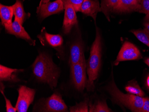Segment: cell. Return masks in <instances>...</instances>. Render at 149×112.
Instances as JSON below:
<instances>
[{
  "label": "cell",
  "mask_w": 149,
  "mask_h": 112,
  "mask_svg": "<svg viewBox=\"0 0 149 112\" xmlns=\"http://www.w3.org/2000/svg\"><path fill=\"white\" fill-rule=\"evenodd\" d=\"M144 26L145 29L149 31V16H146V17H145Z\"/></svg>",
  "instance_id": "obj_27"
},
{
  "label": "cell",
  "mask_w": 149,
  "mask_h": 112,
  "mask_svg": "<svg viewBox=\"0 0 149 112\" xmlns=\"http://www.w3.org/2000/svg\"><path fill=\"white\" fill-rule=\"evenodd\" d=\"M24 71V69H13L1 64L0 65V81L1 82L16 83L20 81L17 77V74Z\"/></svg>",
  "instance_id": "obj_13"
},
{
  "label": "cell",
  "mask_w": 149,
  "mask_h": 112,
  "mask_svg": "<svg viewBox=\"0 0 149 112\" xmlns=\"http://www.w3.org/2000/svg\"><path fill=\"white\" fill-rule=\"evenodd\" d=\"M1 93L4 96L6 102V111L7 112H16L17 111L16 108L14 107L12 104L10 100H9L4 94V90H1Z\"/></svg>",
  "instance_id": "obj_25"
},
{
  "label": "cell",
  "mask_w": 149,
  "mask_h": 112,
  "mask_svg": "<svg viewBox=\"0 0 149 112\" xmlns=\"http://www.w3.org/2000/svg\"><path fill=\"white\" fill-rule=\"evenodd\" d=\"M36 109V111L38 112H68V107L58 93H55L47 98L42 99Z\"/></svg>",
  "instance_id": "obj_5"
},
{
  "label": "cell",
  "mask_w": 149,
  "mask_h": 112,
  "mask_svg": "<svg viewBox=\"0 0 149 112\" xmlns=\"http://www.w3.org/2000/svg\"><path fill=\"white\" fill-rule=\"evenodd\" d=\"M146 84L147 87L149 88V75L147 77V79H146Z\"/></svg>",
  "instance_id": "obj_28"
},
{
  "label": "cell",
  "mask_w": 149,
  "mask_h": 112,
  "mask_svg": "<svg viewBox=\"0 0 149 112\" xmlns=\"http://www.w3.org/2000/svg\"><path fill=\"white\" fill-rule=\"evenodd\" d=\"M119 1L120 0H103L101 4V10L107 16L108 10H113Z\"/></svg>",
  "instance_id": "obj_22"
},
{
  "label": "cell",
  "mask_w": 149,
  "mask_h": 112,
  "mask_svg": "<svg viewBox=\"0 0 149 112\" xmlns=\"http://www.w3.org/2000/svg\"><path fill=\"white\" fill-rule=\"evenodd\" d=\"M141 0H120L113 10L120 13L139 12L141 8Z\"/></svg>",
  "instance_id": "obj_14"
},
{
  "label": "cell",
  "mask_w": 149,
  "mask_h": 112,
  "mask_svg": "<svg viewBox=\"0 0 149 112\" xmlns=\"http://www.w3.org/2000/svg\"><path fill=\"white\" fill-rule=\"evenodd\" d=\"M101 11L98 0H84L80 8V12L86 15L93 17L95 22L96 21L98 13Z\"/></svg>",
  "instance_id": "obj_12"
},
{
  "label": "cell",
  "mask_w": 149,
  "mask_h": 112,
  "mask_svg": "<svg viewBox=\"0 0 149 112\" xmlns=\"http://www.w3.org/2000/svg\"><path fill=\"white\" fill-rule=\"evenodd\" d=\"M64 10L62 0H56L47 3H44L41 0L38 7L37 13L40 19H44L52 15L62 12Z\"/></svg>",
  "instance_id": "obj_7"
},
{
  "label": "cell",
  "mask_w": 149,
  "mask_h": 112,
  "mask_svg": "<svg viewBox=\"0 0 149 112\" xmlns=\"http://www.w3.org/2000/svg\"><path fill=\"white\" fill-rule=\"evenodd\" d=\"M102 46L101 38L99 31L97 28L96 38L90 50V56L87 63V72L88 77L87 88L91 91L94 87V81L97 79L101 65Z\"/></svg>",
  "instance_id": "obj_2"
},
{
  "label": "cell",
  "mask_w": 149,
  "mask_h": 112,
  "mask_svg": "<svg viewBox=\"0 0 149 112\" xmlns=\"http://www.w3.org/2000/svg\"><path fill=\"white\" fill-rule=\"evenodd\" d=\"M37 37L43 46H49L60 52V48L62 47L63 42V38L60 35L49 34L44 27Z\"/></svg>",
  "instance_id": "obj_10"
},
{
  "label": "cell",
  "mask_w": 149,
  "mask_h": 112,
  "mask_svg": "<svg viewBox=\"0 0 149 112\" xmlns=\"http://www.w3.org/2000/svg\"><path fill=\"white\" fill-rule=\"evenodd\" d=\"M107 90L115 102L123 105L132 112H141L143 104V97L130 93L124 94L117 87L113 80L108 85Z\"/></svg>",
  "instance_id": "obj_3"
},
{
  "label": "cell",
  "mask_w": 149,
  "mask_h": 112,
  "mask_svg": "<svg viewBox=\"0 0 149 112\" xmlns=\"http://www.w3.org/2000/svg\"><path fill=\"white\" fill-rule=\"evenodd\" d=\"M71 77L73 84L78 91L82 92L86 87L87 79V62L85 56L77 63L70 66Z\"/></svg>",
  "instance_id": "obj_4"
},
{
  "label": "cell",
  "mask_w": 149,
  "mask_h": 112,
  "mask_svg": "<svg viewBox=\"0 0 149 112\" xmlns=\"http://www.w3.org/2000/svg\"><path fill=\"white\" fill-rule=\"evenodd\" d=\"M141 112H149V97H143V104Z\"/></svg>",
  "instance_id": "obj_26"
},
{
  "label": "cell",
  "mask_w": 149,
  "mask_h": 112,
  "mask_svg": "<svg viewBox=\"0 0 149 112\" xmlns=\"http://www.w3.org/2000/svg\"><path fill=\"white\" fill-rule=\"evenodd\" d=\"M14 15L12 6H6L1 4L0 5V18L3 26L6 25L10 24L12 22Z\"/></svg>",
  "instance_id": "obj_16"
},
{
  "label": "cell",
  "mask_w": 149,
  "mask_h": 112,
  "mask_svg": "<svg viewBox=\"0 0 149 112\" xmlns=\"http://www.w3.org/2000/svg\"><path fill=\"white\" fill-rule=\"evenodd\" d=\"M4 27L7 33L15 36L18 38L24 39L31 45H36V41L31 38L22 25L16 19L10 24L5 25Z\"/></svg>",
  "instance_id": "obj_9"
},
{
  "label": "cell",
  "mask_w": 149,
  "mask_h": 112,
  "mask_svg": "<svg viewBox=\"0 0 149 112\" xmlns=\"http://www.w3.org/2000/svg\"><path fill=\"white\" fill-rule=\"evenodd\" d=\"M18 97L15 107L18 112H26L33 102L36 90L22 85L18 89Z\"/></svg>",
  "instance_id": "obj_6"
},
{
  "label": "cell",
  "mask_w": 149,
  "mask_h": 112,
  "mask_svg": "<svg viewBox=\"0 0 149 112\" xmlns=\"http://www.w3.org/2000/svg\"><path fill=\"white\" fill-rule=\"evenodd\" d=\"M32 68L33 73L38 81L47 83L52 89L56 87L60 71L48 55L43 53L39 54Z\"/></svg>",
  "instance_id": "obj_1"
},
{
  "label": "cell",
  "mask_w": 149,
  "mask_h": 112,
  "mask_svg": "<svg viewBox=\"0 0 149 112\" xmlns=\"http://www.w3.org/2000/svg\"><path fill=\"white\" fill-rule=\"evenodd\" d=\"M125 90L128 93L140 97H144V92L141 88L137 82H132L126 85Z\"/></svg>",
  "instance_id": "obj_20"
},
{
  "label": "cell",
  "mask_w": 149,
  "mask_h": 112,
  "mask_svg": "<svg viewBox=\"0 0 149 112\" xmlns=\"http://www.w3.org/2000/svg\"><path fill=\"white\" fill-rule=\"evenodd\" d=\"M84 56V46L81 42L77 41L70 48L69 64L70 66L78 62Z\"/></svg>",
  "instance_id": "obj_15"
},
{
  "label": "cell",
  "mask_w": 149,
  "mask_h": 112,
  "mask_svg": "<svg viewBox=\"0 0 149 112\" xmlns=\"http://www.w3.org/2000/svg\"><path fill=\"white\" fill-rule=\"evenodd\" d=\"M88 99L86 98L84 101L73 106L70 107V111L71 112H89Z\"/></svg>",
  "instance_id": "obj_21"
},
{
  "label": "cell",
  "mask_w": 149,
  "mask_h": 112,
  "mask_svg": "<svg viewBox=\"0 0 149 112\" xmlns=\"http://www.w3.org/2000/svg\"><path fill=\"white\" fill-rule=\"evenodd\" d=\"M64 17L63 25L64 34H68L74 26L78 24L76 11L71 5L64 6Z\"/></svg>",
  "instance_id": "obj_11"
},
{
  "label": "cell",
  "mask_w": 149,
  "mask_h": 112,
  "mask_svg": "<svg viewBox=\"0 0 149 112\" xmlns=\"http://www.w3.org/2000/svg\"><path fill=\"white\" fill-rule=\"evenodd\" d=\"M131 32L140 41L149 47V31L145 28L143 30H132Z\"/></svg>",
  "instance_id": "obj_19"
},
{
  "label": "cell",
  "mask_w": 149,
  "mask_h": 112,
  "mask_svg": "<svg viewBox=\"0 0 149 112\" xmlns=\"http://www.w3.org/2000/svg\"><path fill=\"white\" fill-rule=\"evenodd\" d=\"M50 0H42V1L44 3H47V2H49Z\"/></svg>",
  "instance_id": "obj_30"
},
{
  "label": "cell",
  "mask_w": 149,
  "mask_h": 112,
  "mask_svg": "<svg viewBox=\"0 0 149 112\" xmlns=\"http://www.w3.org/2000/svg\"><path fill=\"white\" fill-rule=\"evenodd\" d=\"M139 12L149 16V0H141V8Z\"/></svg>",
  "instance_id": "obj_24"
},
{
  "label": "cell",
  "mask_w": 149,
  "mask_h": 112,
  "mask_svg": "<svg viewBox=\"0 0 149 112\" xmlns=\"http://www.w3.org/2000/svg\"><path fill=\"white\" fill-rule=\"evenodd\" d=\"M89 112H112V110L108 106L105 101L98 100L93 103L89 104Z\"/></svg>",
  "instance_id": "obj_18"
},
{
  "label": "cell",
  "mask_w": 149,
  "mask_h": 112,
  "mask_svg": "<svg viewBox=\"0 0 149 112\" xmlns=\"http://www.w3.org/2000/svg\"><path fill=\"white\" fill-rule=\"evenodd\" d=\"M145 63L149 67V58H146L145 61Z\"/></svg>",
  "instance_id": "obj_29"
},
{
  "label": "cell",
  "mask_w": 149,
  "mask_h": 112,
  "mask_svg": "<svg viewBox=\"0 0 149 112\" xmlns=\"http://www.w3.org/2000/svg\"><path fill=\"white\" fill-rule=\"evenodd\" d=\"M141 57V54L137 47L131 42L126 41L121 47L115 61L114 65H118L120 62L137 60Z\"/></svg>",
  "instance_id": "obj_8"
},
{
  "label": "cell",
  "mask_w": 149,
  "mask_h": 112,
  "mask_svg": "<svg viewBox=\"0 0 149 112\" xmlns=\"http://www.w3.org/2000/svg\"><path fill=\"white\" fill-rule=\"evenodd\" d=\"M84 0H62L64 6L70 5L73 7L74 10L77 12H80L81 5Z\"/></svg>",
  "instance_id": "obj_23"
},
{
  "label": "cell",
  "mask_w": 149,
  "mask_h": 112,
  "mask_svg": "<svg viewBox=\"0 0 149 112\" xmlns=\"http://www.w3.org/2000/svg\"><path fill=\"white\" fill-rule=\"evenodd\" d=\"M12 6L15 16V19L18 21L22 25H23L26 19L30 15L25 13L21 0H16L15 3Z\"/></svg>",
  "instance_id": "obj_17"
}]
</instances>
